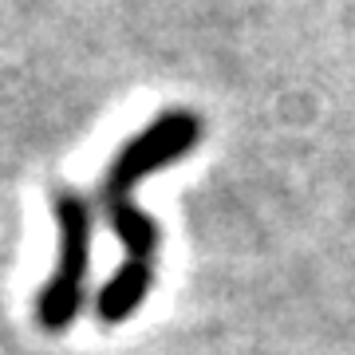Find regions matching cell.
Segmentation results:
<instances>
[{"mask_svg": "<svg viewBox=\"0 0 355 355\" xmlns=\"http://www.w3.org/2000/svg\"><path fill=\"white\" fill-rule=\"evenodd\" d=\"M198 139H202V114L186 111V107H174V111L158 114L150 127H142L130 142H123L119 154H114V162L107 166L99 198H103V214L111 221L114 237L123 241V265L114 268V277L95 296V316L103 324L130 320L154 284L162 233L154 225V217H146L135 205L139 178L154 174V170H166L178 158H186L198 146Z\"/></svg>", "mask_w": 355, "mask_h": 355, "instance_id": "1", "label": "cell"}, {"mask_svg": "<svg viewBox=\"0 0 355 355\" xmlns=\"http://www.w3.org/2000/svg\"><path fill=\"white\" fill-rule=\"evenodd\" d=\"M51 214L60 229V253L51 280L36 296V320L44 331H64L83 308V284L91 268V237H95V209L87 193L71 186H55L51 193Z\"/></svg>", "mask_w": 355, "mask_h": 355, "instance_id": "2", "label": "cell"}]
</instances>
